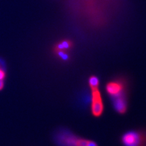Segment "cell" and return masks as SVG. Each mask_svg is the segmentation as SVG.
<instances>
[{"label":"cell","mask_w":146,"mask_h":146,"mask_svg":"<svg viewBox=\"0 0 146 146\" xmlns=\"http://www.w3.org/2000/svg\"><path fill=\"white\" fill-rule=\"evenodd\" d=\"M130 82L124 76H117L105 85V91L111 102V107L120 115L127 113L129 107Z\"/></svg>","instance_id":"cell-1"},{"label":"cell","mask_w":146,"mask_h":146,"mask_svg":"<svg viewBox=\"0 0 146 146\" xmlns=\"http://www.w3.org/2000/svg\"><path fill=\"white\" fill-rule=\"evenodd\" d=\"M52 138L56 146H99L95 141L82 137L66 127L57 129Z\"/></svg>","instance_id":"cell-2"},{"label":"cell","mask_w":146,"mask_h":146,"mask_svg":"<svg viewBox=\"0 0 146 146\" xmlns=\"http://www.w3.org/2000/svg\"><path fill=\"white\" fill-rule=\"evenodd\" d=\"M119 141L122 146H146V127L125 131L120 136Z\"/></svg>","instance_id":"cell-3"},{"label":"cell","mask_w":146,"mask_h":146,"mask_svg":"<svg viewBox=\"0 0 146 146\" xmlns=\"http://www.w3.org/2000/svg\"><path fill=\"white\" fill-rule=\"evenodd\" d=\"M90 90V113L94 117H102L105 111V105L99 87Z\"/></svg>","instance_id":"cell-4"},{"label":"cell","mask_w":146,"mask_h":146,"mask_svg":"<svg viewBox=\"0 0 146 146\" xmlns=\"http://www.w3.org/2000/svg\"><path fill=\"white\" fill-rule=\"evenodd\" d=\"M74 43L71 40L64 39L58 42L54 46V52L57 51H67L73 48Z\"/></svg>","instance_id":"cell-5"},{"label":"cell","mask_w":146,"mask_h":146,"mask_svg":"<svg viewBox=\"0 0 146 146\" xmlns=\"http://www.w3.org/2000/svg\"><path fill=\"white\" fill-rule=\"evenodd\" d=\"M88 84L90 89L99 87L100 80L99 77L94 75L90 76L88 79Z\"/></svg>","instance_id":"cell-6"},{"label":"cell","mask_w":146,"mask_h":146,"mask_svg":"<svg viewBox=\"0 0 146 146\" xmlns=\"http://www.w3.org/2000/svg\"><path fill=\"white\" fill-rule=\"evenodd\" d=\"M57 57L62 61L66 62L70 59V56L67 51H57L55 52Z\"/></svg>","instance_id":"cell-7"},{"label":"cell","mask_w":146,"mask_h":146,"mask_svg":"<svg viewBox=\"0 0 146 146\" xmlns=\"http://www.w3.org/2000/svg\"><path fill=\"white\" fill-rule=\"evenodd\" d=\"M6 77V70L4 63L0 60V80H4Z\"/></svg>","instance_id":"cell-8"},{"label":"cell","mask_w":146,"mask_h":146,"mask_svg":"<svg viewBox=\"0 0 146 146\" xmlns=\"http://www.w3.org/2000/svg\"><path fill=\"white\" fill-rule=\"evenodd\" d=\"M4 85H5V82L4 80H0V91H2L4 88Z\"/></svg>","instance_id":"cell-9"}]
</instances>
